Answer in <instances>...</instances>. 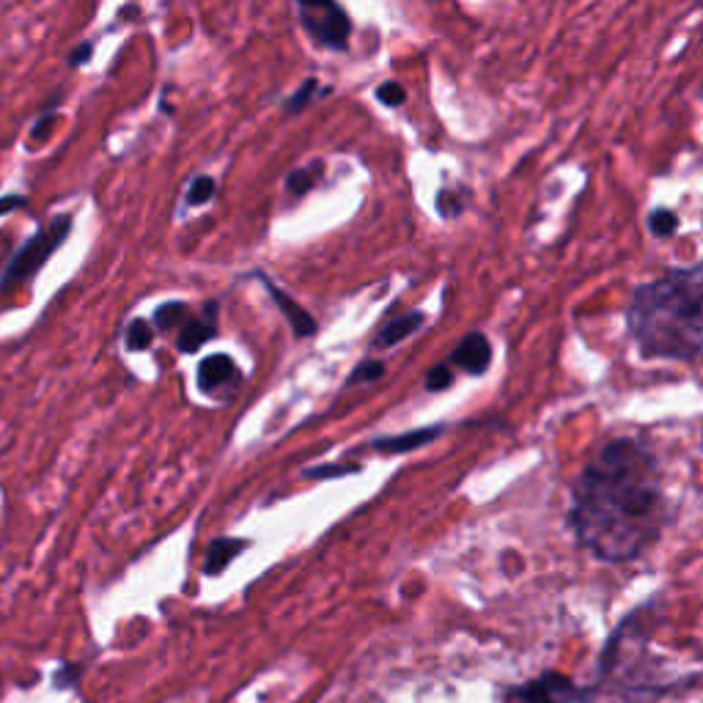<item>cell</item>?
<instances>
[{"instance_id": "4fadbf2b", "label": "cell", "mask_w": 703, "mask_h": 703, "mask_svg": "<svg viewBox=\"0 0 703 703\" xmlns=\"http://www.w3.org/2000/svg\"><path fill=\"white\" fill-rule=\"evenodd\" d=\"M187 314H190V308H187V303H165V306H160L157 311H154V325H157V330H176V328H185L187 322Z\"/></svg>"}, {"instance_id": "484cf974", "label": "cell", "mask_w": 703, "mask_h": 703, "mask_svg": "<svg viewBox=\"0 0 703 703\" xmlns=\"http://www.w3.org/2000/svg\"><path fill=\"white\" fill-rule=\"evenodd\" d=\"M91 55H94V44L91 42H83L80 47L72 50V53H69V66H83L88 58H91Z\"/></svg>"}, {"instance_id": "7c38bea8", "label": "cell", "mask_w": 703, "mask_h": 703, "mask_svg": "<svg viewBox=\"0 0 703 703\" xmlns=\"http://www.w3.org/2000/svg\"><path fill=\"white\" fill-rule=\"evenodd\" d=\"M424 322H426V317L420 311H409V314H404V317H396L393 322H387L385 328L376 333L374 350H387V347H396L398 341H404L407 336H413Z\"/></svg>"}, {"instance_id": "ba28073f", "label": "cell", "mask_w": 703, "mask_h": 703, "mask_svg": "<svg viewBox=\"0 0 703 703\" xmlns=\"http://www.w3.org/2000/svg\"><path fill=\"white\" fill-rule=\"evenodd\" d=\"M215 317H218V306H215V303H209L207 311H204V317L187 319L185 328L179 330V339H176L179 352L193 354V352L201 350V347L207 344L209 339H215V333H218V322H215Z\"/></svg>"}, {"instance_id": "cb8c5ba5", "label": "cell", "mask_w": 703, "mask_h": 703, "mask_svg": "<svg viewBox=\"0 0 703 703\" xmlns=\"http://www.w3.org/2000/svg\"><path fill=\"white\" fill-rule=\"evenodd\" d=\"M80 679V666H61V671H55V688L66 690Z\"/></svg>"}, {"instance_id": "5bb4252c", "label": "cell", "mask_w": 703, "mask_h": 703, "mask_svg": "<svg viewBox=\"0 0 703 703\" xmlns=\"http://www.w3.org/2000/svg\"><path fill=\"white\" fill-rule=\"evenodd\" d=\"M649 231L657 237V240H671L679 231V215L673 209H651L649 215Z\"/></svg>"}, {"instance_id": "5b68a950", "label": "cell", "mask_w": 703, "mask_h": 703, "mask_svg": "<svg viewBox=\"0 0 703 703\" xmlns=\"http://www.w3.org/2000/svg\"><path fill=\"white\" fill-rule=\"evenodd\" d=\"M594 695V688H580L567 673L547 671L506 690V703H589Z\"/></svg>"}, {"instance_id": "2e32d148", "label": "cell", "mask_w": 703, "mask_h": 703, "mask_svg": "<svg viewBox=\"0 0 703 703\" xmlns=\"http://www.w3.org/2000/svg\"><path fill=\"white\" fill-rule=\"evenodd\" d=\"M382 374H385V363H382V360L369 358V360H363V363H360V365H354L352 374H350V380H347V385H360V382H374V380H380Z\"/></svg>"}, {"instance_id": "9a60e30c", "label": "cell", "mask_w": 703, "mask_h": 703, "mask_svg": "<svg viewBox=\"0 0 703 703\" xmlns=\"http://www.w3.org/2000/svg\"><path fill=\"white\" fill-rule=\"evenodd\" d=\"M124 341H127V347H130L132 352L149 350V347L154 344V330H152V325H149L146 319H132V322L127 325Z\"/></svg>"}, {"instance_id": "6da1fadb", "label": "cell", "mask_w": 703, "mask_h": 703, "mask_svg": "<svg viewBox=\"0 0 703 703\" xmlns=\"http://www.w3.org/2000/svg\"><path fill=\"white\" fill-rule=\"evenodd\" d=\"M671 523L660 462L640 437L602 442L572 484L569 528L602 563H633Z\"/></svg>"}, {"instance_id": "4316f807", "label": "cell", "mask_w": 703, "mask_h": 703, "mask_svg": "<svg viewBox=\"0 0 703 703\" xmlns=\"http://www.w3.org/2000/svg\"><path fill=\"white\" fill-rule=\"evenodd\" d=\"M20 207H28L25 196H3L0 198V218H3L6 212H11V209H20Z\"/></svg>"}, {"instance_id": "8992f818", "label": "cell", "mask_w": 703, "mask_h": 703, "mask_svg": "<svg viewBox=\"0 0 703 703\" xmlns=\"http://www.w3.org/2000/svg\"><path fill=\"white\" fill-rule=\"evenodd\" d=\"M448 365H457L464 374L481 376L492 365V344L484 333H468L459 341L457 350L451 352Z\"/></svg>"}, {"instance_id": "d6986e66", "label": "cell", "mask_w": 703, "mask_h": 703, "mask_svg": "<svg viewBox=\"0 0 703 703\" xmlns=\"http://www.w3.org/2000/svg\"><path fill=\"white\" fill-rule=\"evenodd\" d=\"M464 209V201L459 198V193L453 190H440V196H437V212L442 215V218H459Z\"/></svg>"}, {"instance_id": "7a4b0ae2", "label": "cell", "mask_w": 703, "mask_h": 703, "mask_svg": "<svg viewBox=\"0 0 703 703\" xmlns=\"http://www.w3.org/2000/svg\"><path fill=\"white\" fill-rule=\"evenodd\" d=\"M627 328L646 358L695 360L703 354V259L668 270L633 292Z\"/></svg>"}, {"instance_id": "8fae6325", "label": "cell", "mask_w": 703, "mask_h": 703, "mask_svg": "<svg viewBox=\"0 0 703 703\" xmlns=\"http://www.w3.org/2000/svg\"><path fill=\"white\" fill-rule=\"evenodd\" d=\"M440 435H442V426H426V429L407 431V435L380 437V440L371 442V448H374V451H382V453H407V451H415V448L426 446V442H431L435 437H440Z\"/></svg>"}, {"instance_id": "3957f363", "label": "cell", "mask_w": 703, "mask_h": 703, "mask_svg": "<svg viewBox=\"0 0 703 703\" xmlns=\"http://www.w3.org/2000/svg\"><path fill=\"white\" fill-rule=\"evenodd\" d=\"M72 231V215H58V218L50 220L47 226L36 231L14 256L6 264L3 275H0V295L9 289H17V286L28 284L33 275L42 273V267L47 264V259L58 251L66 242Z\"/></svg>"}, {"instance_id": "e0dca14e", "label": "cell", "mask_w": 703, "mask_h": 703, "mask_svg": "<svg viewBox=\"0 0 703 703\" xmlns=\"http://www.w3.org/2000/svg\"><path fill=\"white\" fill-rule=\"evenodd\" d=\"M212 196H215L212 176H198V179H193L190 190H187V201H190L193 207H204L207 201H212Z\"/></svg>"}, {"instance_id": "ac0fdd59", "label": "cell", "mask_w": 703, "mask_h": 703, "mask_svg": "<svg viewBox=\"0 0 703 703\" xmlns=\"http://www.w3.org/2000/svg\"><path fill=\"white\" fill-rule=\"evenodd\" d=\"M360 464H319V468H308L306 479H317V481H325V479H341V475H352L358 473Z\"/></svg>"}, {"instance_id": "603a6c76", "label": "cell", "mask_w": 703, "mask_h": 703, "mask_svg": "<svg viewBox=\"0 0 703 703\" xmlns=\"http://www.w3.org/2000/svg\"><path fill=\"white\" fill-rule=\"evenodd\" d=\"M314 185V176L308 168H300V171H292L289 179H286V187H289V193H295V196H303V193L311 190Z\"/></svg>"}, {"instance_id": "44dd1931", "label": "cell", "mask_w": 703, "mask_h": 703, "mask_svg": "<svg viewBox=\"0 0 703 703\" xmlns=\"http://www.w3.org/2000/svg\"><path fill=\"white\" fill-rule=\"evenodd\" d=\"M376 99H380L382 105H387V108H398V105H404V99H407V91H404L398 83L387 80L382 83V86H376Z\"/></svg>"}, {"instance_id": "9c48e42d", "label": "cell", "mask_w": 703, "mask_h": 703, "mask_svg": "<svg viewBox=\"0 0 703 703\" xmlns=\"http://www.w3.org/2000/svg\"><path fill=\"white\" fill-rule=\"evenodd\" d=\"M234 376H237V365L229 354H212V358H207L201 365H198V387H201L204 393L220 391V387L229 385Z\"/></svg>"}, {"instance_id": "ffe728a7", "label": "cell", "mask_w": 703, "mask_h": 703, "mask_svg": "<svg viewBox=\"0 0 703 703\" xmlns=\"http://www.w3.org/2000/svg\"><path fill=\"white\" fill-rule=\"evenodd\" d=\"M451 385H453V374H451V365L448 363L435 365V369L429 371V376H426V391H431V393L448 391Z\"/></svg>"}, {"instance_id": "52a82bcc", "label": "cell", "mask_w": 703, "mask_h": 703, "mask_svg": "<svg viewBox=\"0 0 703 703\" xmlns=\"http://www.w3.org/2000/svg\"><path fill=\"white\" fill-rule=\"evenodd\" d=\"M259 281H262L264 284V289H267V295L273 297L275 300V306L281 308V314H284L286 319H289V325H292V330H295L297 336H300V339H311L314 333H317V319L311 317V314L306 311V308L300 306V303L297 300H292L289 295H286L284 289H278V286L273 284V281L267 278V275L264 273H259L256 275Z\"/></svg>"}, {"instance_id": "7402d4cb", "label": "cell", "mask_w": 703, "mask_h": 703, "mask_svg": "<svg viewBox=\"0 0 703 703\" xmlns=\"http://www.w3.org/2000/svg\"><path fill=\"white\" fill-rule=\"evenodd\" d=\"M317 86H319V83L314 80V77H308V80L300 86V91H297L295 97H292L289 102H286V110H289V113H297V110L306 108V105L314 99V94H317Z\"/></svg>"}, {"instance_id": "277c9868", "label": "cell", "mask_w": 703, "mask_h": 703, "mask_svg": "<svg viewBox=\"0 0 703 703\" xmlns=\"http://www.w3.org/2000/svg\"><path fill=\"white\" fill-rule=\"evenodd\" d=\"M297 14H300L303 28L311 33V39L319 47L347 50L352 22L350 14L339 3H330V0H303L297 6Z\"/></svg>"}, {"instance_id": "d4e9b609", "label": "cell", "mask_w": 703, "mask_h": 703, "mask_svg": "<svg viewBox=\"0 0 703 703\" xmlns=\"http://www.w3.org/2000/svg\"><path fill=\"white\" fill-rule=\"evenodd\" d=\"M53 121H55L53 110H44L42 119H39L36 124H33V132H31V135L36 138V141H44V138H47V130H50V127H53Z\"/></svg>"}, {"instance_id": "30bf717a", "label": "cell", "mask_w": 703, "mask_h": 703, "mask_svg": "<svg viewBox=\"0 0 703 703\" xmlns=\"http://www.w3.org/2000/svg\"><path fill=\"white\" fill-rule=\"evenodd\" d=\"M248 550V541L245 539H231V536H220V539L209 541V552H207V563H204V572L209 578H218V574L226 572L231 561L237 556Z\"/></svg>"}]
</instances>
